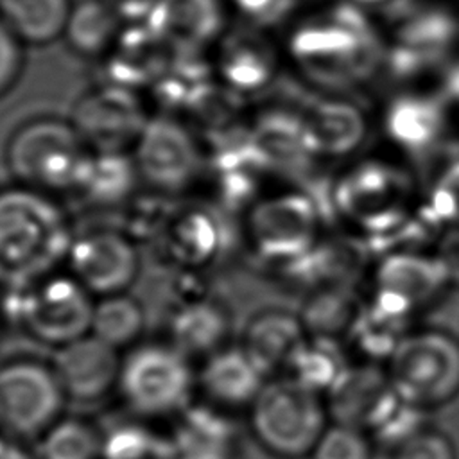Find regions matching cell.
Listing matches in <instances>:
<instances>
[{
    "instance_id": "8992f818",
    "label": "cell",
    "mask_w": 459,
    "mask_h": 459,
    "mask_svg": "<svg viewBox=\"0 0 459 459\" xmlns=\"http://www.w3.org/2000/svg\"><path fill=\"white\" fill-rule=\"evenodd\" d=\"M246 412L255 441L278 459L310 455L330 425L325 394L289 375L269 378Z\"/></svg>"
},
{
    "instance_id": "836d02e7",
    "label": "cell",
    "mask_w": 459,
    "mask_h": 459,
    "mask_svg": "<svg viewBox=\"0 0 459 459\" xmlns=\"http://www.w3.org/2000/svg\"><path fill=\"white\" fill-rule=\"evenodd\" d=\"M23 68V41L0 14V99L11 91Z\"/></svg>"
},
{
    "instance_id": "7c38bea8",
    "label": "cell",
    "mask_w": 459,
    "mask_h": 459,
    "mask_svg": "<svg viewBox=\"0 0 459 459\" xmlns=\"http://www.w3.org/2000/svg\"><path fill=\"white\" fill-rule=\"evenodd\" d=\"M450 287L434 255L403 249L387 255L373 278V301L377 308L407 319L411 314L429 308L432 299Z\"/></svg>"
},
{
    "instance_id": "ffe728a7",
    "label": "cell",
    "mask_w": 459,
    "mask_h": 459,
    "mask_svg": "<svg viewBox=\"0 0 459 459\" xmlns=\"http://www.w3.org/2000/svg\"><path fill=\"white\" fill-rule=\"evenodd\" d=\"M231 319L217 299L190 298L170 316L169 341L190 359H204L228 344Z\"/></svg>"
},
{
    "instance_id": "3957f363",
    "label": "cell",
    "mask_w": 459,
    "mask_h": 459,
    "mask_svg": "<svg viewBox=\"0 0 459 459\" xmlns=\"http://www.w3.org/2000/svg\"><path fill=\"white\" fill-rule=\"evenodd\" d=\"M194 359L169 339L140 341L122 353L117 394L131 416L172 421L195 402Z\"/></svg>"
},
{
    "instance_id": "5bb4252c",
    "label": "cell",
    "mask_w": 459,
    "mask_h": 459,
    "mask_svg": "<svg viewBox=\"0 0 459 459\" xmlns=\"http://www.w3.org/2000/svg\"><path fill=\"white\" fill-rule=\"evenodd\" d=\"M50 364L68 400L91 403L117 393L122 351L86 333L54 348Z\"/></svg>"
},
{
    "instance_id": "8fae6325",
    "label": "cell",
    "mask_w": 459,
    "mask_h": 459,
    "mask_svg": "<svg viewBox=\"0 0 459 459\" xmlns=\"http://www.w3.org/2000/svg\"><path fill=\"white\" fill-rule=\"evenodd\" d=\"M66 273L93 298L129 292L140 271V255L131 235L113 228L75 233L66 255Z\"/></svg>"
},
{
    "instance_id": "7402d4cb",
    "label": "cell",
    "mask_w": 459,
    "mask_h": 459,
    "mask_svg": "<svg viewBox=\"0 0 459 459\" xmlns=\"http://www.w3.org/2000/svg\"><path fill=\"white\" fill-rule=\"evenodd\" d=\"M156 32L183 47L208 45L224 32V0H160L151 16Z\"/></svg>"
},
{
    "instance_id": "1f68e13d",
    "label": "cell",
    "mask_w": 459,
    "mask_h": 459,
    "mask_svg": "<svg viewBox=\"0 0 459 459\" xmlns=\"http://www.w3.org/2000/svg\"><path fill=\"white\" fill-rule=\"evenodd\" d=\"M371 436L351 425L330 423L316 443L310 459H371Z\"/></svg>"
},
{
    "instance_id": "ab89813d",
    "label": "cell",
    "mask_w": 459,
    "mask_h": 459,
    "mask_svg": "<svg viewBox=\"0 0 459 459\" xmlns=\"http://www.w3.org/2000/svg\"><path fill=\"white\" fill-rule=\"evenodd\" d=\"M351 2H355V4H359V5H362V7H366V9L375 13V9L389 7V5H393V4H396L400 0H351Z\"/></svg>"
},
{
    "instance_id": "4fadbf2b",
    "label": "cell",
    "mask_w": 459,
    "mask_h": 459,
    "mask_svg": "<svg viewBox=\"0 0 459 459\" xmlns=\"http://www.w3.org/2000/svg\"><path fill=\"white\" fill-rule=\"evenodd\" d=\"M330 421L371 434L400 403L385 368L375 362L350 364L325 393Z\"/></svg>"
},
{
    "instance_id": "6da1fadb",
    "label": "cell",
    "mask_w": 459,
    "mask_h": 459,
    "mask_svg": "<svg viewBox=\"0 0 459 459\" xmlns=\"http://www.w3.org/2000/svg\"><path fill=\"white\" fill-rule=\"evenodd\" d=\"M285 50L303 79L339 95L384 72V23L351 0H321L294 22Z\"/></svg>"
},
{
    "instance_id": "f546056e",
    "label": "cell",
    "mask_w": 459,
    "mask_h": 459,
    "mask_svg": "<svg viewBox=\"0 0 459 459\" xmlns=\"http://www.w3.org/2000/svg\"><path fill=\"white\" fill-rule=\"evenodd\" d=\"M102 459H169L167 434L131 416L102 430Z\"/></svg>"
},
{
    "instance_id": "5b68a950",
    "label": "cell",
    "mask_w": 459,
    "mask_h": 459,
    "mask_svg": "<svg viewBox=\"0 0 459 459\" xmlns=\"http://www.w3.org/2000/svg\"><path fill=\"white\" fill-rule=\"evenodd\" d=\"M91 154L72 120L39 117L13 131L4 156L13 183L57 197L77 192Z\"/></svg>"
},
{
    "instance_id": "7a4b0ae2",
    "label": "cell",
    "mask_w": 459,
    "mask_h": 459,
    "mask_svg": "<svg viewBox=\"0 0 459 459\" xmlns=\"http://www.w3.org/2000/svg\"><path fill=\"white\" fill-rule=\"evenodd\" d=\"M74 235L56 195L18 183L0 188V283L25 285L56 273Z\"/></svg>"
},
{
    "instance_id": "4dcf8cb0",
    "label": "cell",
    "mask_w": 459,
    "mask_h": 459,
    "mask_svg": "<svg viewBox=\"0 0 459 459\" xmlns=\"http://www.w3.org/2000/svg\"><path fill=\"white\" fill-rule=\"evenodd\" d=\"M348 366L339 341L308 335L287 375L325 394Z\"/></svg>"
},
{
    "instance_id": "9a60e30c",
    "label": "cell",
    "mask_w": 459,
    "mask_h": 459,
    "mask_svg": "<svg viewBox=\"0 0 459 459\" xmlns=\"http://www.w3.org/2000/svg\"><path fill=\"white\" fill-rule=\"evenodd\" d=\"M267 380L242 344H226L197 366L201 402L230 414L247 411Z\"/></svg>"
},
{
    "instance_id": "cb8c5ba5",
    "label": "cell",
    "mask_w": 459,
    "mask_h": 459,
    "mask_svg": "<svg viewBox=\"0 0 459 459\" xmlns=\"http://www.w3.org/2000/svg\"><path fill=\"white\" fill-rule=\"evenodd\" d=\"M70 0H0V14L29 45H47L65 36Z\"/></svg>"
},
{
    "instance_id": "9c48e42d",
    "label": "cell",
    "mask_w": 459,
    "mask_h": 459,
    "mask_svg": "<svg viewBox=\"0 0 459 459\" xmlns=\"http://www.w3.org/2000/svg\"><path fill=\"white\" fill-rule=\"evenodd\" d=\"M14 292V321L36 341L59 348L90 333L95 298L68 273H52Z\"/></svg>"
},
{
    "instance_id": "83f0119b",
    "label": "cell",
    "mask_w": 459,
    "mask_h": 459,
    "mask_svg": "<svg viewBox=\"0 0 459 459\" xmlns=\"http://www.w3.org/2000/svg\"><path fill=\"white\" fill-rule=\"evenodd\" d=\"M38 459H102V429L82 416L63 414L39 439Z\"/></svg>"
},
{
    "instance_id": "d6a6232c",
    "label": "cell",
    "mask_w": 459,
    "mask_h": 459,
    "mask_svg": "<svg viewBox=\"0 0 459 459\" xmlns=\"http://www.w3.org/2000/svg\"><path fill=\"white\" fill-rule=\"evenodd\" d=\"M393 459H457V452L446 432L423 425L393 450Z\"/></svg>"
},
{
    "instance_id": "52a82bcc",
    "label": "cell",
    "mask_w": 459,
    "mask_h": 459,
    "mask_svg": "<svg viewBox=\"0 0 459 459\" xmlns=\"http://www.w3.org/2000/svg\"><path fill=\"white\" fill-rule=\"evenodd\" d=\"M384 368L398 400L418 411L443 407L459 396V339L446 330H409Z\"/></svg>"
},
{
    "instance_id": "484cf974",
    "label": "cell",
    "mask_w": 459,
    "mask_h": 459,
    "mask_svg": "<svg viewBox=\"0 0 459 459\" xmlns=\"http://www.w3.org/2000/svg\"><path fill=\"white\" fill-rule=\"evenodd\" d=\"M364 305L348 287H328L312 292L299 317L310 337L339 341L348 337Z\"/></svg>"
},
{
    "instance_id": "d590c367",
    "label": "cell",
    "mask_w": 459,
    "mask_h": 459,
    "mask_svg": "<svg viewBox=\"0 0 459 459\" xmlns=\"http://www.w3.org/2000/svg\"><path fill=\"white\" fill-rule=\"evenodd\" d=\"M432 255L441 265L450 287H459V226H446L436 238Z\"/></svg>"
},
{
    "instance_id": "8d00e7d4",
    "label": "cell",
    "mask_w": 459,
    "mask_h": 459,
    "mask_svg": "<svg viewBox=\"0 0 459 459\" xmlns=\"http://www.w3.org/2000/svg\"><path fill=\"white\" fill-rule=\"evenodd\" d=\"M249 22L267 23L280 18L287 9L290 0H230Z\"/></svg>"
},
{
    "instance_id": "277c9868",
    "label": "cell",
    "mask_w": 459,
    "mask_h": 459,
    "mask_svg": "<svg viewBox=\"0 0 459 459\" xmlns=\"http://www.w3.org/2000/svg\"><path fill=\"white\" fill-rule=\"evenodd\" d=\"M384 23V72L398 82L437 77L459 54V5L450 0H409Z\"/></svg>"
},
{
    "instance_id": "f1b7e54d",
    "label": "cell",
    "mask_w": 459,
    "mask_h": 459,
    "mask_svg": "<svg viewBox=\"0 0 459 459\" xmlns=\"http://www.w3.org/2000/svg\"><path fill=\"white\" fill-rule=\"evenodd\" d=\"M136 179L138 172L131 154L93 151L77 192L99 204L117 203L127 197Z\"/></svg>"
},
{
    "instance_id": "603a6c76",
    "label": "cell",
    "mask_w": 459,
    "mask_h": 459,
    "mask_svg": "<svg viewBox=\"0 0 459 459\" xmlns=\"http://www.w3.org/2000/svg\"><path fill=\"white\" fill-rule=\"evenodd\" d=\"M122 18L102 0H81L72 5L65 29L68 45L84 57L111 52L120 38Z\"/></svg>"
},
{
    "instance_id": "4316f807",
    "label": "cell",
    "mask_w": 459,
    "mask_h": 459,
    "mask_svg": "<svg viewBox=\"0 0 459 459\" xmlns=\"http://www.w3.org/2000/svg\"><path fill=\"white\" fill-rule=\"evenodd\" d=\"M314 147H353L362 136L366 118L362 109L341 95L326 97L307 120Z\"/></svg>"
},
{
    "instance_id": "ba28073f",
    "label": "cell",
    "mask_w": 459,
    "mask_h": 459,
    "mask_svg": "<svg viewBox=\"0 0 459 459\" xmlns=\"http://www.w3.org/2000/svg\"><path fill=\"white\" fill-rule=\"evenodd\" d=\"M66 402L50 360L14 357L0 364V434L38 441L65 414Z\"/></svg>"
},
{
    "instance_id": "2e32d148",
    "label": "cell",
    "mask_w": 459,
    "mask_h": 459,
    "mask_svg": "<svg viewBox=\"0 0 459 459\" xmlns=\"http://www.w3.org/2000/svg\"><path fill=\"white\" fill-rule=\"evenodd\" d=\"M169 459H238L240 432L230 412L194 402L172 420Z\"/></svg>"
},
{
    "instance_id": "d4e9b609",
    "label": "cell",
    "mask_w": 459,
    "mask_h": 459,
    "mask_svg": "<svg viewBox=\"0 0 459 459\" xmlns=\"http://www.w3.org/2000/svg\"><path fill=\"white\" fill-rule=\"evenodd\" d=\"M145 330L143 305L129 292L95 298L90 333L118 351L138 344Z\"/></svg>"
},
{
    "instance_id": "30bf717a",
    "label": "cell",
    "mask_w": 459,
    "mask_h": 459,
    "mask_svg": "<svg viewBox=\"0 0 459 459\" xmlns=\"http://www.w3.org/2000/svg\"><path fill=\"white\" fill-rule=\"evenodd\" d=\"M138 179L158 195H178L203 176L204 154L199 138L174 117L147 118L133 145Z\"/></svg>"
},
{
    "instance_id": "74e56055",
    "label": "cell",
    "mask_w": 459,
    "mask_h": 459,
    "mask_svg": "<svg viewBox=\"0 0 459 459\" xmlns=\"http://www.w3.org/2000/svg\"><path fill=\"white\" fill-rule=\"evenodd\" d=\"M106 2L122 20H147L156 11L160 0H102Z\"/></svg>"
},
{
    "instance_id": "44dd1931",
    "label": "cell",
    "mask_w": 459,
    "mask_h": 459,
    "mask_svg": "<svg viewBox=\"0 0 459 459\" xmlns=\"http://www.w3.org/2000/svg\"><path fill=\"white\" fill-rule=\"evenodd\" d=\"M280 66L278 48L262 34L228 36L221 45L219 75L238 91H256L267 86Z\"/></svg>"
},
{
    "instance_id": "e575fe53",
    "label": "cell",
    "mask_w": 459,
    "mask_h": 459,
    "mask_svg": "<svg viewBox=\"0 0 459 459\" xmlns=\"http://www.w3.org/2000/svg\"><path fill=\"white\" fill-rule=\"evenodd\" d=\"M434 213L445 219L446 226H459V163L443 172L432 194Z\"/></svg>"
},
{
    "instance_id": "f35d334b",
    "label": "cell",
    "mask_w": 459,
    "mask_h": 459,
    "mask_svg": "<svg viewBox=\"0 0 459 459\" xmlns=\"http://www.w3.org/2000/svg\"><path fill=\"white\" fill-rule=\"evenodd\" d=\"M0 459H38L25 441L0 434Z\"/></svg>"
},
{
    "instance_id": "e0dca14e",
    "label": "cell",
    "mask_w": 459,
    "mask_h": 459,
    "mask_svg": "<svg viewBox=\"0 0 459 459\" xmlns=\"http://www.w3.org/2000/svg\"><path fill=\"white\" fill-rule=\"evenodd\" d=\"M72 122L91 151L124 152L126 143L134 145L147 120L129 91L111 88L84 97Z\"/></svg>"
},
{
    "instance_id": "60d3db41",
    "label": "cell",
    "mask_w": 459,
    "mask_h": 459,
    "mask_svg": "<svg viewBox=\"0 0 459 459\" xmlns=\"http://www.w3.org/2000/svg\"><path fill=\"white\" fill-rule=\"evenodd\" d=\"M450 2H454V4H457V5H459V0H450Z\"/></svg>"
},
{
    "instance_id": "d6986e66",
    "label": "cell",
    "mask_w": 459,
    "mask_h": 459,
    "mask_svg": "<svg viewBox=\"0 0 459 459\" xmlns=\"http://www.w3.org/2000/svg\"><path fill=\"white\" fill-rule=\"evenodd\" d=\"M387 136L405 147H425L446 127V111L436 91L403 88L384 108Z\"/></svg>"
},
{
    "instance_id": "ac0fdd59",
    "label": "cell",
    "mask_w": 459,
    "mask_h": 459,
    "mask_svg": "<svg viewBox=\"0 0 459 459\" xmlns=\"http://www.w3.org/2000/svg\"><path fill=\"white\" fill-rule=\"evenodd\" d=\"M308 339L299 316L269 308L253 316L244 330L242 346L267 378L287 375L298 351Z\"/></svg>"
}]
</instances>
